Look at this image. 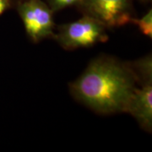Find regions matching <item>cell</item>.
Masks as SVG:
<instances>
[{"label": "cell", "instance_id": "obj_9", "mask_svg": "<svg viewBox=\"0 0 152 152\" xmlns=\"http://www.w3.org/2000/svg\"><path fill=\"white\" fill-rule=\"evenodd\" d=\"M141 1H145V2H148V1H150V0H141Z\"/></svg>", "mask_w": 152, "mask_h": 152}, {"label": "cell", "instance_id": "obj_8", "mask_svg": "<svg viewBox=\"0 0 152 152\" xmlns=\"http://www.w3.org/2000/svg\"><path fill=\"white\" fill-rule=\"evenodd\" d=\"M11 6V0H0V15H2Z\"/></svg>", "mask_w": 152, "mask_h": 152}, {"label": "cell", "instance_id": "obj_1", "mask_svg": "<svg viewBox=\"0 0 152 152\" xmlns=\"http://www.w3.org/2000/svg\"><path fill=\"white\" fill-rule=\"evenodd\" d=\"M139 81L133 66L112 57L92 60L77 80L69 84L80 102L101 114L125 113Z\"/></svg>", "mask_w": 152, "mask_h": 152}, {"label": "cell", "instance_id": "obj_5", "mask_svg": "<svg viewBox=\"0 0 152 152\" xmlns=\"http://www.w3.org/2000/svg\"><path fill=\"white\" fill-rule=\"evenodd\" d=\"M125 113L132 115L143 129L151 132L152 78L143 80L140 88H134Z\"/></svg>", "mask_w": 152, "mask_h": 152}, {"label": "cell", "instance_id": "obj_2", "mask_svg": "<svg viewBox=\"0 0 152 152\" xmlns=\"http://www.w3.org/2000/svg\"><path fill=\"white\" fill-rule=\"evenodd\" d=\"M106 29L96 20L85 15L76 21L60 26L53 38L66 50L89 48L108 39Z\"/></svg>", "mask_w": 152, "mask_h": 152}, {"label": "cell", "instance_id": "obj_4", "mask_svg": "<svg viewBox=\"0 0 152 152\" xmlns=\"http://www.w3.org/2000/svg\"><path fill=\"white\" fill-rule=\"evenodd\" d=\"M79 6L106 28L124 26L133 18V0H81Z\"/></svg>", "mask_w": 152, "mask_h": 152}, {"label": "cell", "instance_id": "obj_6", "mask_svg": "<svg viewBox=\"0 0 152 152\" xmlns=\"http://www.w3.org/2000/svg\"><path fill=\"white\" fill-rule=\"evenodd\" d=\"M130 23L135 24L138 26L140 31L142 34L146 36L151 39L152 38V10L147 12L146 14L140 19L137 18H132L130 20Z\"/></svg>", "mask_w": 152, "mask_h": 152}, {"label": "cell", "instance_id": "obj_3", "mask_svg": "<svg viewBox=\"0 0 152 152\" xmlns=\"http://www.w3.org/2000/svg\"><path fill=\"white\" fill-rule=\"evenodd\" d=\"M17 10L25 30L33 42L54 37L53 11L42 0H20Z\"/></svg>", "mask_w": 152, "mask_h": 152}, {"label": "cell", "instance_id": "obj_7", "mask_svg": "<svg viewBox=\"0 0 152 152\" xmlns=\"http://www.w3.org/2000/svg\"><path fill=\"white\" fill-rule=\"evenodd\" d=\"M80 2L81 0H48V5L54 13L69 6L79 5Z\"/></svg>", "mask_w": 152, "mask_h": 152}]
</instances>
